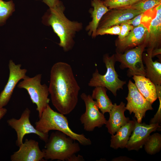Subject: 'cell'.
Listing matches in <instances>:
<instances>
[{
    "mask_svg": "<svg viewBox=\"0 0 161 161\" xmlns=\"http://www.w3.org/2000/svg\"><path fill=\"white\" fill-rule=\"evenodd\" d=\"M145 151L152 155L160 151L161 149V135L156 133L149 135L144 144Z\"/></svg>",
    "mask_w": 161,
    "mask_h": 161,
    "instance_id": "cb8c5ba5",
    "label": "cell"
},
{
    "mask_svg": "<svg viewBox=\"0 0 161 161\" xmlns=\"http://www.w3.org/2000/svg\"><path fill=\"white\" fill-rule=\"evenodd\" d=\"M128 93L126 98L127 101L126 109L130 114H134L137 122L142 123L146 112L153 109L152 104L142 95L134 83L130 80L128 82Z\"/></svg>",
    "mask_w": 161,
    "mask_h": 161,
    "instance_id": "9c48e42d",
    "label": "cell"
},
{
    "mask_svg": "<svg viewBox=\"0 0 161 161\" xmlns=\"http://www.w3.org/2000/svg\"><path fill=\"white\" fill-rule=\"evenodd\" d=\"M75 141L60 131L52 132L42 150L45 154L44 159L68 161L80 150L79 143Z\"/></svg>",
    "mask_w": 161,
    "mask_h": 161,
    "instance_id": "277c9868",
    "label": "cell"
},
{
    "mask_svg": "<svg viewBox=\"0 0 161 161\" xmlns=\"http://www.w3.org/2000/svg\"><path fill=\"white\" fill-rule=\"evenodd\" d=\"M41 77L40 74L32 78L26 75L17 85L18 88L27 91L32 102L36 106L39 117L49 104L50 100L48 98V87L45 84H41Z\"/></svg>",
    "mask_w": 161,
    "mask_h": 161,
    "instance_id": "8992f818",
    "label": "cell"
},
{
    "mask_svg": "<svg viewBox=\"0 0 161 161\" xmlns=\"http://www.w3.org/2000/svg\"><path fill=\"white\" fill-rule=\"evenodd\" d=\"M142 57L146 65L145 77L155 85H161V63L157 61H154L151 57V52H149L143 54Z\"/></svg>",
    "mask_w": 161,
    "mask_h": 161,
    "instance_id": "44dd1931",
    "label": "cell"
},
{
    "mask_svg": "<svg viewBox=\"0 0 161 161\" xmlns=\"http://www.w3.org/2000/svg\"><path fill=\"white\" fill-rule=\"evenodd\" d=\"M120 31L118 35V39L122 40L133 29L134 26L125 23H123L120 25Z\"/></svg>",
    "mask_w": 161,
    "mask_h": 161,
    "instance_id": "f546056e",
    "label": "cell"
},
{
    "mask_svg": "<svg viewBox=\"0 0 161 161\" xmlns=\"http://www.w3.org/2000/svg\"><path fill=\"white\" fill-rule=\"evenodd\" d=\"M156 6L144 13L139 14L133 18L125 21L123 23L131 24L134 27L142 24L148 30L151 22L156 16Z\"/></svg>",
    "mask_w": 161,
    "mask_h": 161,
    "instance_id": "603a6c76",
    "label": "cell"
},
{
    "mask_svg": "<svg viewBox=\"0 0 161 161\" xmlns=\"http://www.w3.org/2000/svg\"><path fill=\"white\" fill-rule=\"evenodd\" d=\"M42 1L49 8H53L60 2L59 0H42Z\"/></svg>",
    "mask_w": 161,
    "mask_h": 161,
    "instance_id": "4dcf8cb0",
    "label": "cell"
},
{
    "mask_svg": "<svg viewBox=\"0 0 161 161\" xmlns=\"http://www.w3.org/2000/svg\"><path fill=\"white\" fill-rule=\"evenodd\" d=\"M15 4L10 0L6 1L0 0V26L3 25L15 11Z\"/></svg>",
    "mask_w": 161,
    "mask_h": 161,
    "instance_id": "d4e9b609",
    "label": "cell"
},
{
    "mask_svg": "<svg viewBox=\"0 0 161 161\" xmlns=\"http://www.w3.org/2000/svg\"><path fill=\"white\" fill-rule=\"evenodd\" d=\"M161 53V49L160 48H156L153 49L151 52V57L152 58L155 56L160 54Z\"/></svg>",
    "mask_w": 161,
    "mask_h": 161,
    "instance_id": "836d02e7",
    "label": "cell"
},
{
    "mask_svg": "<svg viewBox=\"0 0 161 161\" xmlns=\"http://www.w3.org/2000/svg\"><path fill=\"white\" fill-rule=\"evenodd\" d=\"M126 110L125 104L123 102H121L118 105L116 103L113 104L109 113V119L106 124L108 131L112 135L114 134L121 127L130 120L129 118L125 116L124 112Z\"/></svg>",
    "mask_w": 161,
    "mask_h": 161,
    "instance_id": "2e32d148",
    "label": "cell"
},
{
    "mask_svg": "<svg viewBox=\"0 0 161 161\" xmlns=\"http://www.w3.org/2000/svg\"><path fill=\"white\" fill-rule=\"evenodd\" d=\"M20 64H16L12 60L9 61V75L7 82L0 94V108H3L9 103L14 90L18 82L26 75V69L21 68Z\"/></svg>",
    "mask_w": 161,
    "mask_h": 161,
    "instance_id": "7c38bea8",
    "label": "cell"
},
{
    "mask_svg": "<svg viewBox=\"0 0 161 161\" xmlns=\"http://www.w3.org/2000/svg\"><path fill=\"white\" fill-rule=\"evenodd\" d=\"M65 8L61 1L52 8H49L44 16V23L51 26L60 40L59 46L67 52L73 47V38L76 32L82 28V24L78 22L71 21L65 16Z\"/></svg>",
    "mask_w": 161,
    "mask_h": 161,
    "instance_id": "7a4b0ae2",
    "label": "cell"
},
{
    "mask_svg": "<svg viewBox=\"0 0 161 161\" xmlns=\"http://www.w3.org/2000/svg\"><path fill=\"white\" fill-rule=\"evenodd\" d=\"M140 0H131V1H130V2L129 6L132 5V4L139 1Z\"/></svg>",
    "mask_w": 161,
    "mask_h": 161,
    "instance_id": "d590c367",
    "label": "cell"
},
{
    "mask_svg": "<svg viewBox=\"0 0 161 161\" xmlns=\"http://www.w3.org/2000/svg\"><path fill=\"white\" fill-rule=\"evenodd\" d=\"M161 3V0H140L129 6L143 13Z\"/></svg>",
    "mask_w": 161,
    "mask_h": 161,
    "instance_id": "484cf974",
    "label": "cell"
},
{
    "mask_svg": "<svg viewBox=\"0 0 161 161\" xmlns=\"http://www.w3.org/2000/svg\"><path fill=\"white\" fill-rule=\"evenodd\" d=\"M157 13L148 29L147 51L152 52L155 48H160L161 41V3L156 6Z\"/></svg>",
    "mask_w": 161,
    "mask_h": 161,
    "instance_id": "e0dca14e",
    "label": "cell"
},
{
    "mask_svg": "<svg viewBox=\"0 0 161 161\" xmlns=\"http://www.w3.org/2000/svg\"><path fill=\"white\" fill-rule=\"evenodd\" d=\"M135 120H129L112 135L110 147L114 149L125 148L134 129Z\"/></svg>",
    "mask_w": 161,
    "mask_h": 161,
    "instance_id": "ac0fdd59",
    "label": "cell"
},
{
    "mask_svg": "<svg viewBox=\"0 0 161 161\" xmlns=\"http://www.w3.org/2000/svg\"><path fill=\"white\" fill-rule=\"evenodd\" d=\"M120 27L117 25L112 27L97 29L96 33V36L103 35L105 34L119 35L120 33Z\"/></svg>",
    "mask_w": 161,
    "mask_h": 161,
    "instance_id": "83f0119b",
    "label": "cell"
},
{
    "mask_svg": "<svg viewBox=\"0 0 161 161\" xmlns=\"http://www.w3.org/2000/svg\"><path fill=\"white\" fill-rule=\"evenodd\" d=\"M7 110L5 108H0V120L4 117L6 114Z\"/></svg>",
    "mask_w": 161,
    "mask_h": 161,
    "instance_id": "e575fe53",
    "label": "cell"
},
{
    "mask_svg": "<svg viewBox=\"0 0 161 161\" xmlns=\"http://www.w3.org/2000/svg\"><path fill=\"white\" fill-rule=\"evenodd\" d=\"M80 97L86 106L85 111L80 119L84 129L87 131H92L96 127L100 128L106 124L107 120L104 114L99 111L96 102L91 95L83 93Z\"/></svg>",
    "mask_w": 161,
    "mask_h": 161,
    "instance_id": "ba28073f",
    "label": "cell"
},
{
    "mask_svg": "<svg viewBox=\"0 0 161 161\" xmlns=\"http://www.w3.org/2000/svg\"><path fill=\"white\" fill-rule=\"evenodd\" d=\"M18 150L10 156L12 161H41L45 154L39 148L38 141L26 139Z\"/></svg>",
    "mask_w": 161,
    "mask_h": 161,
    "instance_id": "9a60e30c",
    "label": "cell"
},
{
    "mask_svg": "<svg viewBox=\"0 0 161 161\" xmlns=\"http://www.w3.org/2000/svg\"><path fill=\"white\" fill-rule=\"evenodd\" d=\"M145 44H143L127 50L122 53H116L114 55L116 61L120 63L121 69L128 68L127 75L146 76L145 68L143 60V54Z\"/></svg>",
    "mask_w": 161,
    "mask_h": 161,
    "instance_id": "52a82bcc",
    "label": "cell"
},
{
    "mask_svg": "<svg viewBox=\"0 0 161 161\" xmlns=\"http://www.w3.org/2000/svg\"><path fill=\"white\" fill-rule=\"evenodd\" d=\"M112 161H134L131 159L125 156H120V157L114 158Z\"/></svg>",
    "mask_w": 161,
    "mask_h": 161,
    "instance_id": "d6a6232c",
    "label": "cell"
},
{
    "mask_svg": "<svg viewBox=\"0 0 161 161\" xmlns=\"http://www.w3.org/2000/svg\"><path fill=\"white\" fill-rule=\"evenodd\" d=\"M132 78L139 91L152 104L157 99L155 85L145 76L134 75Z\"/></svg>",
    "mask_w": 161,
    "mask_h": 161,
    "instance_id": "d6986e66",
    "label": "cell"
},
{
    "mask_svg": "<svg viewBox=\"0 0 161 161\" xmlns=\"http://www.w3.org/2000/svg\"><path fill=\"white\" fill-rule=\"evenodd\" d=\"M155 86L157 96L159 101V105L157 112L151 120L154 123H160L161 122V86L159 85Z\"/></svg>",
    "mask_w": 161,
    "mask_h": 161,
    "instance_id": "f1b7e54d",
    "label": "cell"
},
{
    "mask_svg": "<svg viewBox=\"0 0 161 161\" xmlns=\"http://www.w3.org/2000/svg\"><path fill=\"white\" fill-rule=\"evenodd\" d=\"M103 60L106 68V73L104 75H101L96 69L93 73L88 85L90 87H105L116 96L117 91L120 89H123V86L126 82L120 80L118 78L115 69L116 61L114 54L111 56L108 54H105Z\"/></svg>",
    "mask_w": 161,
    "mask_h": 161,
    "instance_id": "5b68a950",
    "label": "cell"
},
{
    "mask_svg": "<svg viewBox=\"0 0 161 161\" xmlns=\"http://www.w3.org/2000/svg\"><path fill=\"white\" fill-rule=\"evenodd\" d=\"M48 89L52 103L59 112L67 115L74 109L80 88L69 64L58 62L52 66Z\"/></svg>",
    "mask_w": 161,
    "mask_h": 161,
    "instance_id": "6da1fadb",
    "label": "cell"
},
{
    "mask_svg": "<svg viewBox=\"0 0 161 161\" xmlns=\"http://www.w3.org/2000/svg\"><path fill=\"white\" fill-rule=\"evenodd\" d=\"M148 36V30L143 25L140 24L134 27L125 38L122 40H117L116 53H122L140 45L144 44L146 45Z\"/></svg>",
    "mask_w": 161,
    "mask_h": 161,
    "instance_id": "4fadbf2b",
    "label": "cell"
},
{
    "mask_svg": "<svg viewBox=\"0 0 161 161\" xmlns=\"http://www.w3.org/2000/svg\"><path fill=\"white\" fill-rule=\"evenodd\" d=\"M83 157L80 155H78L76 156L75 154L72 155L69 160V161H84Z\"/></svg>",
    "mask_w": 161,
    "mask_h": 161,
    "instance_id": "1f68e13d",
    "label": "cell"
},
{
    "mask_svg": "<svg viewBox=\"0 0 161 161\" xmlns=\"http://www.w3.org/2000/svg\"><path fill=\"white\" fill-rule=\"evenodd\" d=\"M91 5L93 10L91 14L92 19L86 27L88 34L95 37L99 23L103 15L110 10L101 0H92Z\"/></svg>",
    "mask_w": 161,
    "mask_h": 161,
    "instance_id": "ffe728a7",
    "label": "cell"
},
{
    "mask_svg": "<svg viewBox=\"0 0 161 161\" xmlns=\"http://www.w3.org/2000/svg\"><path fill=\"white\" fill-rule=\"evenodd\" d=\"M134 126L125 148L128 151H138L142 148L150 134L160 129L158 123L147 124L135 120Z\"/></svg>",
    "mask_w": 161,
    "mask_h": 161,
    "instance_id": "5bb4252c",
    "label": "cell"
},
{
    "mask_svg": "<svg viewBox=\"0 0 161 161\" xmlns=\"http://www.w3.org/2000/svg\"><path fill=\"white\" fill-rule=\"evenodd\" d=\"M35 124V128L44 134H48L52 130L58 131L78 141L83 145H89L92 144L90 140L83 134H78L72 131L69 126L66 117L64 114L54 111L49 104Z\"/></svg>",
    "mask_w": 161,
    "mask_h": 161,
    "instance_id": "3957f363",
    "label": "cell"
},
{
    "mask_svg": "<svg viewBox=\"0 0 161 161\" xmlns=\"http://www.w3.org/2000/svg\"><path fill=\"white\" fill-rule=\"evenodd\" d=\"M141 13L130 6L110 9L101 19L97 29L120 25Z\"/></svg>",
    "mask_w": 161,
    "mask_h": 161,
    "instance_id": "8fae6325",
    "label": "cell"
},
{
    "mask_svg": "<svg viewBox=\"0 0 161 161\" xmlns=\"http://www.w3.org/2000/svg\"><path fill=\"white\" fill-rule=\"evenodd\" d=\"M107 89L103 87H95L91 95L93 99L96 100L99 109L104 114L106 113H109L113 106L106 94Z\"/></svg>",
    "mask_w": 161,
    "mask_h": 161,
    "instance_id": "7402d4cb",
    "label": "cell"
},
{
    "mask_svg": "<svg viewBox=\"0 0 161 161\" xmlns=\"http://www.w3.org/2000/svg\"><path fill=\"white\" fill-rule=\"evenodd\" d=\"M131 0H103L104 4L109 9L123 7L129 6Z\"/></svg>",
    "mask_w": 161,
    "mask_h": 161,
    "instance_id": "4316f807",
    "label": "cell"
},
{
    "mask_svg": "<svg viewBox=\"0 0 161 161\" xmlns=\"http://www.w3.org/2000/svg\"><path fill=\"white\" fill-rule=\"evenodd\" d=\"M30 110L28 108H26L19 119L12 118L8 120L7 121L8 125L14 129L16 133V145L18 147L22 144L24 137L27 134H36L45 143L48 140V134H44L39 131L31 124L30 120Z\"/></svg>",
    "mask_w": 161,
    "mask_h": 161,
    "instance_id": "30bf717a",
    "label": "cell"
}]
</instances>
